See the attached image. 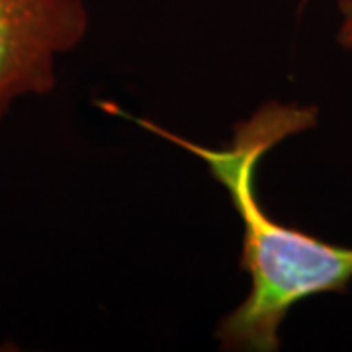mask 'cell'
Instances as JSON below:
<instances>
[{"instance_id":"cell-2","label":"cell","mask_w":352,"mask_h":352,"mask_svg":"<svg viewBox=\"0 0 352 352\" xmlns=\"http://www.w3.org/2000/svg\"><path fill=\"white\" fill-rule=\"evenodd\" d=\"M88 30L85 0H0V129L16 102L55 90L59 59Z\"/></svg>"},{"instance_id":"cell-1","label":"cell","mask_w":352,"mask_h":352,"mask_svg":"<svg viewBox=\"0 0 352 352\" xmlns=\"http://www.w3.org/2000/svg\"><path fill=\"white\" fill-rule=\"evenodd\" d=\"M108 113L126 118L151 135L173 143L206 164L226 190L243 226L241 270L249 292L215 327V342L226 352H278L289 311L314 296L344 294L352 284V247L319 239L284 226L266 212L256 192V170L268 153L286 139L319 124V108L298 102L266 100L233 126L226 145L210 147L147 118L106 102Z\"/></svg>"},{"instance_id":"cell-3","label":"cell","mask_w":352,"mask_h":352,"mask_svg":"<svg viewBox=\"0 0 352 352\" xmlns=\"http://www.w3.org/2000/svg\"><path fill=\"white\" fill-rule=\"evenodd\" d=\"M339 25H337V41L352 57V0H339Z\"/></svg>"}]
</instances>
